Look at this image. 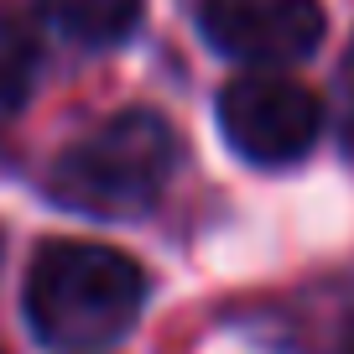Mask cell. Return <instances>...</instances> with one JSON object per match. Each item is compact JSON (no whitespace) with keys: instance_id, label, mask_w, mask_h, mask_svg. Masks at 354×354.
Listing matches in <instances>:
<instances>
[{"instance_id":"3","label":"cell","mask_w":354,"mask_h":354,"mask_svg":"<svg viewBox=\"0 0 354 354\" xmlns=\"http://www.w3.org/2000/svg\"><path fill=\"white\" fill-rule=\"evenodd\" d=\"M224 141L255 167H287L308 156V146L323 131V104L308 84L287 73H245L219 94Z\"/></svg>"},{"instance_id":"4","label":"cell","mask_w":354,"mask_h":354,"mask_svg":"<svg viewBox=\"0 0 354 354\" xmlns=\"http://www.w3.org/2000/svg\"><path fill=\"white\" fill-rule=\"evenodd\" d=\"M203 37L240 63H297L323 42L318 0H203Z\"/></svg>"},{"instance_id":"1","label":"cell","mask_w":354,"mask_h":354,"mask_svg":"<svg viewBox=\"0 0 354 354\" xmlns=\"http://www.w3.org/2000/svg\"><path fill=\"white\" fill-rule=\"evenodd\" d=\"M146 277L110 245L57 240L42 245L26 271V318L57 349H100L136 323Z\"/></svg>"},{"instance_id":"2","label":"cell","mask_w":354,"mask_h":354,"mask_svg":"<svg viewBox=\"0 0 354 354\" xmlns=\"http://www.w3.org/2000/svg\"><path fill=\"white\" fill-rule=\"evenodd\" d=\"M172 172L177 131L156 110H120L57 156L47 188L63 209L94 214V219H131L162 198Z\"/></svg>"},{"instance_id":"6","label":"cell","mask_w":354,"mask_h":354,"mask_svg":"<svg viewBox=\"0 0 354 354\" xmlns=\"http://www.w3.org/2000/svg\"><path fill=\"white\" fill-rule=\"evenodd\" d=\"M37 63H42V47L37 32L21 11H0V125L16 120L37 84Z\"/></svg>"},{"instance_id":"5","label":"cell","mask_w":354,"mask_h":354,"mask_svg":"<svg viewBox=\"0 0 354 354\" xmlns=\"http://www.w3.org/2000/svg\"><path fill=\"white\" fill-rule=\"evenodd\" d=\"M37 6L63 37L88 42V47L120 42L141 16V0H37Z\"/></svg>"},{"instance_id":"7","label":"cell","mask_w":354,"mask_h":354,"mask_svg":"<svg viewBox=\"0 0 354 354\" xmlns=\"http://www.w3.org/2000/svg\"><path fill=\"white\" fill-rule=\"evenodd\" d=\"M339 94H344V141L354 151V42L344 53V68H339Z\"/></svg>"},{"instance_id":"8","label":"cell","mask_w":354,"mask_h":354,"mask_svg":"<svg viewBox=\"0 0 354 354\" xmlns=\"http://www.w3.org/2000/svg\"><path fill=\"white\" fill-rule=\"evenodd\" d=\"M344 354H354V333H349V339H344Z\"/></svg>"}]
</instances>
